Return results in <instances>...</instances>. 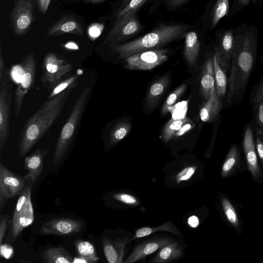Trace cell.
<instances>
[{
	"label": "cell",
	"mask_w": 263,
	"mask_h": 263,
	"mask_svg": "<svg viewBox=\"0 0 263 263\" xmlns=\"http://www.w3.org/2000/svg\"><path fill=\"white\" fill-rule=\"evenodd\" d=\"M233 29L234 45L222 109L237 105L242 101L257 57L259 32L256 26L243 22Z\"/></svg>",
	"instance_id": "obj_1"
},
{
	"label": "cell",
	"mask_w": 263,
	"mask_h": 263,
	"mask_svg": "<svg viewBox=\"0 0 263 263\" xmlns=\"http://www.w3.org/2000/svg\"><path fill=\"white\" fill-rule=\"evenodd\" d=\"M72 89L48 98L24 124L18 139V153L23 157L38 142L60 117Z\"/></svg>",
	"instance_id": "obj_2"
},
{
	"label": "cell",
	"mask_w": 263,
	"mask_h": 263,
	"mask_svg": "<svg viewBox=\"0 0 263 263\" xmlns=\"http://www.w3.org/2000/svg\"><path fill=\"white\" fill-rule=\"evenodd\" d=\"M187 26L181 24H162L147 34L130 42L110 47L119 58L127 57L143 50L159 49L184 36Z\"/></svg>",
	"instance_id": "obj_3"
},
{
	"label": "cell",
	"mask_w": 263,
	"mask_h": 263,
	"mask_svg": "<svg viewBox=\"0 0 263 263\" xmlns=\"http://www.w3.org/2000/svg\"><path fill=\"white\" fill-rule=\"evenodd\" d=\"M90 91V88L85 87L81 92L63 126L55 145L52 160L53 164L61 160L70 147L87 106Z\"/></svg>",
	"instance_id": "obj_4"
},
{
	"label": "cell",
	"mask_w": 263,
	"mask_h": 263,
	"mask_svg": "<svg viewBox=\"0 0 263 263\" xmlns=\"http://www.w3.org/2000/svg\"><path fill=\"white\" fill-rule=\"evenodd\" d=\"M31 187L26 186L20 194L12 219L11 240L14 241L23 230L34 221V212L31 201Z\"/></svg>",
	"instance_id": "obj_5"
},
{
	"label": "cell",
	"mask_w": 263,
	"mask_h": 263,
	"mask_svg": "<svg viewBox=\"0 0 263 263\" xmlns=\"http://www.w3.org/2000/svg\"><path fill=\"white\" fill-rule=\"evenodd\" d=\"M254 129L253 121L244 126L242 133V152L248 171L253 180L258 184H260L263 183V172L255 148Z\"/></svg>",
	"instance_id": "obj_6"
},
{
	"label": "cell",
	"mask_w": 263,
	"mask_h": 263,
	"mask_svg": "<svg viewBox=\"0 0 263 263\" xmlns=\"http://www.w3.org/2000/svg\"><path fill=\"white\" fill-rule=\"evenodd\" d=\"M72 68L68 61L49 52L43 61L41 82L44 87L51 90Z\"/></svg>",
	"instance_id": "obj_7"
},
{
	"label": "cell",
	"mask_w": 263,
	"mask_h": 263,
	"mask_svg": "<svg viewBox=\"0 0 263 263\" xmlns=\"http://www.w3.org/2000/svg\"><path fill=\"white\" fill-rule=\"evenodd\" d=\"M22 76L14 93V114L17 117L22 110L25 95L33 87L36 71V62L32 53H28L21 61Z\"/></svg>",
	"instance_id": "obj_8"
},
{
	"label": "cell",
	"mask_w": 263,
	"mask_h": 263,
	"mask_svg": "<svg viewBox=\"0 0 263 263\" xmlns=\"http://www.w3.org/2000/svg\"><path fill=\"white\" fill-rule=\"evenodd\" d=\"M168 53V50L159 48L138 52L124 59L126 62L124 68L130 70H151L167 61Z\"/></svg>",
	"instance_id": "obj_9"
},
{
	"label": "cell",
	"mask_w": 263,
	"mask_h": 263,
	"mask_svg": "<svg viewBox=\"0 0 263 263\" xmlns=\"http://www.w3.org/2000/svg\"><path fill=\"white\" fill-rule=\"evenodd\" d=\"M142 26L135 16L132 13L117 19L115 24L105 40V44L110 47L129 39L137 33Z\"/></svg>",
	"instance_id": "obj_10"
},
{
	"label": "cell",
	"mask_w": 263,
	"mask_h": 263,
	"mask_svg": "<svg viewBox=\"0 0 263 263\" xmlns=\"http://www.w3.org/2000/svg\"><path fill=\"white\" fill-rule=\"evenodd\" d=\"M13 86L8 79L0 82V152L10 137V118Z\"/></svg>",
	"instance_id": "obj_11"
},
{
	"label": "cell",
	"mask_w": 263,
	"mask_h": 263,
	"mask_svg": "<svg viewBox=\"0 0 263 263\" xmlns=\"http://www.w3.org/2000/svg\"><path fill=\"white\" fill-rule=\"evenodd\" d=\"M26 187V180L9 171L0 163V210H2L8 199L15 197Z\"/></svg>",
	"instance_id": "obj_12"
},
{
	"label": "cell",
	"mask_w": 263,
	"mask_h": 263,
	"mask_svg": "<svg viewBox=\"0 0 263 263\" xmlns=\"http://www.w3.org/2000/svg\"><path fill=\"white\" fill-rule=\"evenodd\" d=\"M216 39L214 53L224 72L229 74L234 45L233 28H220L216 32Z\"/></svg>",
	"instance_id": "obj_13"
},
{
	"label": "cell",
	"mask_w": 263,
	"mask_h": 263,
	"mask_svg": "<svg viewBox=\"0 0 263 263\" xmlns=\"http://www.w3.org/2000/svg\"><path fill=\"white\" fill-rule=\"evenodd\" d=\"M218 209L226 223L238 235L243 234V221L238 205L228 195L221 193L218 196Z\"/></svg>",
	"instance_id": "obj_14"
},
{
	"label": "cell",
	"mask_w": 263,
	"mask_h": 263,
	"mask_svg": "<svg viewBox=\"0 0 263 263\" xmlns=\"http://www.w3.org/2000/svg\"><path fill=\"white\" fill-rule=\"evenodd\" d=\"M10 18L14 33L19 35L26 33L33 20L32 0L15 1Z\"/></svg>",
	"instance_id": "obj_15"
},
{
	"label": "cell",
	"mask_w": 263,
	"mask_h": 263,
	"mask_svg": "<svg viewBox=\"0 0 263 263\" xmlns=\"http://www.w3.org/2000/svg\"><path fill=\"white\" fill-rule=\"evenodd\" d=\"M247 170L246 162L244 155H242L240 145L237 143L232 144L221 165V177L223 179L229 178Z\"/></svg>",
	"instance_id": "obj_16"
},
{
	"label": "cell",
	"mask_w": 263,
	"mask_h": 263,
	"mask_svg": "<svg viewBox=\"0 0 263 263\" xmlns=\"http://www.w3.org/2000/svg\"><path fill=\"white\" fill-rule=\"evenodd\" d=\"M82 227L83 222L80 220L70 218H57L43 224L40 232L46 235H71L79 232Z\"/></svg>",
	"instance_id": "obj_17"
},
{
	"label": "cell",
	"mask_w": 263,
	"mask_h": 263,
	"mask_svg": "<svg viewBox=\"0 0 263 263\" xmlns=\"http://www.w3.org/2000/svg\"><path fill=\"white\" fill-rule=\"evenodd\" d=\"M174 241L168 237H159L145 240L138 245L123 262H135Z\"/></svg>",
	"instance_id": "obj_18"
},
{
	"label": "cell",
	"mask_w": 263,
	"mask_h": 263,
	"mask_svg": "<svg viewBox=\"0 0 263 263\" xmlns=\"http://www.w3.org/2000/svg\"><path fill=\"white\" fill-rule=\"evenodd\" d=\"M47 153V149L39 148L25 159L24 168L28 173L24 178L26 181H29L32 185L36 182L42 173L44 159Z\"/></svg>",
	"instance_id": "obj_19"
},
{
	"label": "cell",
	"mask_w": 263,
	"mask_h": 263,
	"mask_svg": "<svg viewBox=\"0 0 263 263\" xmlns=\"http://www.w3.org/2000/svg\"><path fill=\"white\" fill-rule=\"evenodd\" d=\"M129 241L127 237L114 240L104 238L102 241L103 249L107 262H122L125 246Z\"/></svg>",
	"instance_id": "obj_20"
},
{
	"label": "cell",
	"mask_w": 263,
	"mask_h": 263,
	"mask_svg": "<svg viewBox=\"0 0 263 263\" xmlns=\"http://www.w3.org/2000/svg\"><path fill=\"white\" fill-rule=\"evenodd\" d=\"M213 55H210L203 63L200 74V91L205 101L215 90Z\"/></svg>",
	"instance_id": "obj_21"
},
{
	"label": "cell",
	"mask_w": 263,
	"mask_h": 263,
	"mask_svg": "<svg viewBox=\"0 0 263 263\" xmlns=\"http://www.w3.org/2000/svg\"><path fill=\"white\" fill-rule=\"evenodd\" d=\"M84 30L81 24L73 17L64 16L49 28L48 35L56 36L64 33H70L82 36Z\"/></svg>",
	"instance_id": "obj_22"
},
{
	"label": "cell",
	"mask_w": 263,
	"mask_h": 263,
	"mask_svg": "<svg viewBox=\"0 0 263 263\" xmlns=\"http://www.w3.org/2000/svg\"><path fill=\"white\" fill-rule=\"evenodd\" d=\"M230 8V0H211L206 17L208 28L214 29L223 17L229 15Z\"/></svg>",
	"instance_id": "obj_23"
},
{
	"label": "cell",
	"mask_w": 263,
	"mask_h": 263,
	"mask_svg": "<svg viewBox=\"0 0 263 263\" xmlns=\"http://www.w3.org/2000/svg\"><path fill=\"white\" fill-rule=\"evenodd\" d=\"M223 103L218 98L215 90L204 102L200 108L199 116L202 122L210 123L215 121L223 108Z\"/></svg>",
	"instance_id": "obj_24"
},
{
	"label": "cell",
	"mask_w": 263,
	"mask_h": 263,
	"mask_svg": "<svg viewBox=\"0 0 263 263\" xmlns=\"http://www.w3.org/2000/svg\"><path fill=\"white\" fill-rule=\"evenodd\" d=\"M185 43L183 55L190 67H196L200 49V42L195 31L185 33Z\"/></svg>",
	"instance_id": "obj_25"
},
{
	"label": "cell",
	"mask_w": 263,
	"mask_h": 263,
	"mask_svg": "<svg viewBox=\"0 0 263 263\" xmlns=\"http://www.w3.org/2000/svg\"><path fill=\"white\" fill-rule=\"evenodd\" d=\"M168 76L165 75L159 78L150 86L146 98V103L148 109L155 108L166 90L170 83Z\"/></svg>",
	"instance_id": "obj_26"
},
{
	"label": "cell",
	"mask_w": 263,
	"mask_h": 263,
	"mask_svg": "<svg viewBox=\"0 0 263 263\" xmlns=\"http://www.w3.org/2000/svg\"><path fill=\"white\" fill-rule=\"evenodd\" d=\"M213 62L216 92L219 100L223 102L228 90V74L219 64L214 52L213 55Z\"/></svg>",
	"instance_id": "obj_27"
},
{
	"label": "cell",
	"mask_w": 263,
	"mask_h": 263,
	"mask_svg": "<svg viewBox=\"0 0 263 263\" xmlns=\"http://www.w3.org/2000/svg\"><path fill=\"white\" fill-rule=\"evenodd\" d=\"M183 247L174 240L161 248L151 262L165 263L178 259L183 256Z\"/></svg>",
	"instance_id": "obj_28"
},
{
	"label": "cell",
	"mask_w": 263,
	"mask_h": 263,
	"mask_svg": "<svg viewBox=\"0 0 263 263\" xmlns=\"http://www.w3.org/2000/svg\"><path fill=\"white\" fill-rule=\"evenodd\" d=\"M131 124L127 121L120 120L114 124L107 134V146L111 147L122 140L129 133Z\"/></svg>",
	"instance_id": "obj_29"
},
{
	"label": "cell",
	"mask_w": 263,
	"mask_h": 263,
	"mask_svg": "<svg viewBox=\"0 0 263 263\" xmlns=\"http://www.w3.org/2000/svg\"><path fill=\"white\" fill-rule=\"evenodd\" d=\"M45 263H72L73 258L62 247H51L45 249L41 254Z\"/></svg>",
	"instance_id": "obj_30"
},
{
	"label": "cell",
	"mask_w": 263,
	"mask_h": 263,
	"mask_svg": "<svg viewBox=\"0 0 263 263\" xmlns=\"http://www.w3.org/2000/svg\"><path fill=\"white\" fill-rule=\"evenodd\" d=\"M157 231H166L178 237L181 236L180 232L173 223L170 221H167L158 227H145L139 229L136 231L135 236L129 239V241H130L137 238L148 236Z\"/></svg>",
	"instance_id": "obj_31"
},
{
	"label": "cell",
	"mask_w": 263,
	"mask_h": 263,
	"mask_svg": "<svg viewBox=\"0 0 263 263\" xmlns=\"http://www.w3.org/2000/svg\"><path fill=\"white\" fill-rule=\"evenodd\" d=\"M75 247L79 256L84 258L87 263L95 262L99 259L95 248L91 242L77 240L75 241Z\"/></svg>",
	"instance_id": "obj_32"
},
{
	"label": "cell",
	"mask_w": 263,
	"mask_h": 263,
	"mask_svg": "<svg viewBox=\"0 0 263 263\" xmlns=\"http://www.w3.org/2000/svg\"><path fill=\"white\" fill-rule=\"evenodd\" d=\"M189 120L190 119L187 117L179 119H171L163 128L161 134L163 141L167 143L172 140L181 126Z\"/></svg>",
	"instance_id": "obj_33"
},
{
	"label": "cell",
	"mask_w": 263,
	"mask_h": 263,
	"mask_svg": "<svg viewBox=\"0 0 263 263\" xmlns=\"http://www.w3.org/2000/svg\"><path fill=\"white\" fill-rule=\"evenodd\" d=\"M80 77V74L77 73L62 79L51 90L48 98H51L64 90L73 89L78 84V81Z\"/></svg>",
	"instance_id": "obj_34"
},
{
	"label": "cell",
	"mask_w": 263,
	"mask_h": 263,
	"mask_svg": "<svg viewBox=\"0 0 263 263\" xmlns=\"http://www.w3.org/2000/svg\"><path fill=\"white\" fill-rule=\"evenodd\" d=\"M147 0H125L116 13L117 19L127 14L136 13Z\"/></svg>",
	"instance_id": "obj_35"
},
{
	"label": "cell",
	"mask_w": 263,
	"mask_h": 263,
	"mask_svg": "<svg viewBox=\"0 0 263 263\" xmlns=\"http://www.w3.org/2000/svg\"><path fill=\"white\" fill-rule=\"evenodd\" d=\"M249 5L262 7L263 0H233L228 17L230 18H232L235 14Z\"/></svg>",
	"instance_id": "obj_36"
},
{
	"label": "cell",
	"mask_w": 263,
	"mask_h": 263,
	"mask_svg": "<svg viewBox=\"0 0 263 263\" xmlns=\"http://www.w3.org/2000/svg\"><path fill=\"white\" fill-rule=\"evenodd\" d=\"M186 86L187 85L185 84H182L169 95L162 107L161 114L162 115L168 112L169 108L172 106L179 99L185 90Z\"/></svg>",
	"instance_id": "obj_37"
},
{
	"label": "cell",
	"mask_w": 263,
	"mask_h": 263,
	"mask_svg": "<svg viewBox=\"0 0 263 263\" xmlns=\"http://www.w3.org/2000/svg\"><path fill=\"white\" fill-rule=\"evenodd\" d=\"M249 99L252 106L263 104V75L259 81L253 86L250 92Z\"/></svg>",
	"instance_id": "obj_38"
},
{
	"label": "cell",
	"mask_w": 263,
	"mask_h": 263,
	"mask_svg": "<svg viewBox=\"0 0 263 263\" xmlns=\"http://www.w3.org/2000/svg\"><path fill=\"white\" fill-rule=\"evenodd\" d=\"M112 197L114 199L128 205L137 206L140 204L139 200L136 196L127 193H117L114 194Z\"/></svg>",
	"instance_id": "obj_39"
},
{
	"label": "cell",
	"mask_w": 263,
	"mask_h": 263,
	"mask_svg": "<svg viewBox=\"0 0 263 263\" xmlns=\"http://www.w3.org/2000/svg\"><path fill=\"white\" fill-rule=\"evenodd\" d=\"M197 170L195 165L187 166L180 171L176 176L175 181L177 184L191 179Z\"/></svg>",
	"instance_id": "obj_40"
},
{
	"label": "cell",
	"mask_w": 263,
	"mask_h": 263,
	"mask_svg": "<svg viewBox=\"0 0 263 263\" xmlns=\"http://www.w3.org/2000/svg\"><path fill=\"white\" fill-rule=\"evenodd\" d=\"M253 121L255 127L260 129L263 128V104H260L252 107Z\"/></svg>",
	"instance_id": "obj_41"
},
{
	"label": "cell",
	"mask_w": 263,
	"mask_h": 263,
	"mask_svg": "<svg viewBox=\"0 0 263 263\" xmlns=\"http://www.w3.org/2000/svg\"><path fill=\"white\" fill-rule=\"evenodd\" d=\"M254 132L255 148L263 172V139L258 129L255 127Z\"/></svg>",
	"instance_id": "obj_42"
},
{
	"label": "cell",
	"mask_w": 263,
	"mask_h": 263,
	"mask_svg": "<svg viewBox=\"0 0 263 263\" xmlns=\"http://www.w3.org/2000/svg\"><path fill=\"white\" fill-rule=\"evenodd\" d=\"M9 79L8 70L6 66L4 59L3 56L2 48L0 49V82Z\"/></svg>",
	"instance_id": "obj_43"
},
{
	"label": "cell",
	"mask_w": 263,
	"mask_h": 263,
	"mask_svg": "<svg viewBox=\"0 0 263 263\" xmlns=\"http://www.w3.org/2000/svg\"><path fill=\"white\" fill-rule=\"evenodd\" d=\"M9 216L7 215H1L0 220V245H2L4 239L7 225L8 223Z\"/></svg>",
	"instance_id": "obj_44"
},
{
	"label": "cell",
	"mask_w": 263,
	"mask_h": 263,
	"mask_svg": "<svg viewBox=\"0 0 263 263\" xmlns=\"http://www.w3.org/2000/svg\"><path fill=\"white\" fill-rule=\"evenodd\" d=\"M194 126V123L190 120L181 126L180 129L174 135V138H178V137L184 135L192 129Z\"/></svg>",
	"instance_id": "obj_45"
},
{
	"label": "cell",
	"mask_w": 263,
	"mask_h": 263,
	"mask_svg": "<svg viewBox=\"0 0 263 263\" xmlns=\"http://www.w3.org/2000/svg\"><path fill=\"white\" fill-rule=\"evenodd\" d=\"M103 29V26L95 24L91 26L89 29V33L91 37H98Z\"/></svg>",
	"instance_id": "obj_46"
},
{
	"label": "cell",
	"mask_w": 263,
	"mask_h": 263,
	"mask_svg": "<svg viewBox=\"0 0 263 263\" xmlns=\"http://www.w3.org/2000/svg\"><path fill=\"white\" fill-rule=\"evenodd\" d=\"M13 249L8 245H1V255L8 259L13 254Z\"/></svg>",
	"instance_id": "obj_47"
},
{
	"label": "cell",
	"mask_w": 263,
	"mask_h": 263,
	"mask_svg": "<svg viewBox=\"0 0 263 263\" xmlns=\"http://www.w3.org/2000/svg\"><path fill=\"white\" fill-rule=\"evenodd\" d=\"M51 0H37L38 8L43 14H45L50 5Z\"/></svg>",
	"instance_id": "obj_48"
},
{
	"label": "cell",
	"mask_w": 263,
	"mask_h": 263,
	"mask_svg": "<svg viewBox=\"0 0 263 263\" xmlns=\"http://www.w3.org/2000/svg\"><path fill=\"white\" fill-rule=\"evenodd\" d=\"M187 223L191 227L195 228L199 224V219L195 216H192L189 218Z\"/></svg>",
	"instance_id": "obj_49"
},
{
	"label": "cell",
	"mask_w": 263,
	"mask_h": 263,
	"mask_svg": "<svg viewBox=\"0 0 263 263\" xmlns=\"http://www.w3.org/2000/svg\"><path fill=\"white\" fill-rule=\"evenodd\" d=\"M187 1V0H167L168 4L173 6H179Z\"/></svg>",
	"instance_id": "obj_50"
},
{
	"label": "cell",
	"mask_w": 263,
	"mask_h": 263,
	"mask_svg": "<svg viewBox=\"0 0 263 263\" xmlns=\"http://www.w3.org/2000/svg\"><path fill=\"white\" fill-rule=\"evenodd\" d=\"M65 47L68 49L77 50L78 46L73 42H68L65 45Z\"/></svg>",
	"instance_id": "obj_51"
},
{
	"label": "cell",
	"mask_w": 263,
	"mask_h": 263,
	"mask_svg": "<svg viewBox=\"0 0 263 263\" xmlns=\"http://www.w3.org/2000/svg\"><path fill=\"white\" fill-rule=\"evenodd\" d=\"M74 263V262H82V263H87V261L83 258L81 257H74L73 259V260H72V263Z\"/></svg>",
	"instance_id": "obj_52"
},
{
	"label": "cell",
	"mask_w": 263,
	"mask_h": 263,
	"mask_svg": "<svg viewBox=\"0 0 263 263\" xmlns=\"http://www.w3.org/2000/svg\"><path fill=\"white\" fill-rule=\"evenodd\" d=\"M77 1H83L84 2H86V3L96 4L104 2V1H105L106 0H77Z\"/></svg>",
	"instance_id": "obj_53"
},
{
	"label": "cell",
	"mask_w": 263,
	"mask_h": 263,
	"mask_svg": "<svg viewBox=\"0 0 263 263\" xmlns=\"http://www.w3.org/2000/svg\"><path fill=\"white\" fill-rule=\"evenodd\" d=\"M262 20H263V13H262ZM259 59L260 60V61L261 63H263V40H262V47H261V53H260V54L259 57Z\"/></svg>",
	"instance_id": "obj_54"
},
{
	"label": "cell",
	"mask_w": 263,
	"mask_h": 263,
	"mask_svg": "<svg viewBox=\"0 0 263 263\" xmlns=\"http://www.w3.org/2000/svg\"><path fill=\"white\" fill-rule=\"evenodd\" d=\"M256 129H257V128H256ZM258 130H259V132H260V135H261V137H262V139H263V128H262V129H258Z\"/></svg>",
	"instance_id": "obj_55"
},
{
	"label": "cell",
	"mask_w": 263,
	"mask_h": 263,
	"mask_svg": "<svg viewBox=\"0 0 263 263\" xmlns=\"http://www.w3.org/2000/svg\"><path fill=\"white\" fill-rule=\"evenodd\" d=\"M262 222H263V211H262Z\"/></svg>",
	"instance_id": "obj_56"
}]
</instances>
